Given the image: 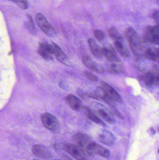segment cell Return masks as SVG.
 <instances>
[{
	"instance_id": "cell-36",
	"label": "cell",
	"mask_w": 159,
	"mask_h": 160,
	"mask_svg": "<svg viewBox=\"0 0 159 160\" xmlns=\"http://www.w3.org/2000/svg\"><path fill=\"white\" fill-rule=\"evenodd\" d=\"M10 1H13V2H14V0H10Z\"/></svg>"
},
{
	"instance_id": "cell-4",
	"label": "cell",
	"mask_w": 159,
	"mask_h": 160,
	"mask_svg": "<svg viewBox=\"0 0 159 160\" xmlns=\"http://www.w3.org/2000/svg\"><path fill=\"white\" fill-rule=\"evenodd\" d=\"M142 78L145 84L147 87L159 86V67L154 65L153 70L145 73Z\"/></svg>"
},
{
	"instance_id": "cell-17",
	"label": "cell",
	"mask_w": 159,
	"mask_h": 160,
	"mask_svg": "<svg viewBox=\"0 0 159 160\" xmlns=\"http://www.w3.org/2000/svg\"><path fill=\"white\" fill-rule=\"evenodd\" d=\"M102 48L103 55L105 57L107 61L112 62L118 63L119 62V60L115 52L114 49L110 47V48Z\"/></svg>"
},
{
	"instance_id": "cell-35",
	"label": "cell",
	"mask_w": 159,
	"mask_h": 160,
	"mask_svg": "<svg viewBox=\"0 0 159 160\" xmlns=\"http://www.w3.org/2000/svg\"><path fill=\"white\" fill-rule=\"evenodd\" d=\"M157 2H158V3H159V0H157Z\"/></svg>"
},
{
	"instance_id": "cell-37",
	"label": "cell",
	"mask_w": 159,
	"mask_h": 160,
	"mask_svg": "<svg viewBox=\"0 0 159 160\" xmlns=\"http://www.w3.org/2000/svg\"><path fill=\"white\" fill-rule=\"evenodd\" d=\"M37 160V159H35V160Z\"/></svg>"
},
{
	"instance_id": "cell-15",
	"label": "cell",
	"mask_w": 159,
	"mask_h": 160,
	"mask_svg": "<svg viewBox=\"0 0 159 160\" xmlns=\"http://www.w3.org/2000/svg\"><path fill=\"white\" fill-rule=\"evenodd\" d=\"M101 85L102 88L106 91V93L115 102H116L119 103H120L121 102L122 99L121 97L111 86L104 82H101Z\"/></svg>"
},
{
	"instance_id": "cell-20",
	"label": "cell",
	"mask_w": 159,
	"mask_h": 160,
	"mask_svg": "<svg viewBox=\"0 0 159 160\" xmlns=\"http://www.w3.org/2000/svg\"><path fill=\"white\" fill-rule=\"evenodd\" d=\"M144 56L148 60L159 64V48H148L145 52Z\"/></svg>"
},
{
	"instance_id": "cell-30",
	"label": "cell",
	"mask_w": 159,
	"mask_h": 160,
	"mask_svg": "<svg viewBox=\"0 0 159 160\" xmlns=\"http://www.w3.org/2000/svg\"><path fill=\"white\" fill-rule=\"evenodd\" d=\"M77 93L78 95H79V97L83 99H86L87 96V93H85L83 90L81 89H78L77 90Z\"/></svg>"
},
{
	"instance_id": "cell-32",
	"label": "cell",
	"mask_w": 159,
	"mask_h": 160,
	"mask_svg": "<svg viewBox=\"0 0 159 160\" xmlns=\"http://www.w3.org/2000/svg\"><path fill=\"white\" fill-rule=\"evenodd\" d=\"M59 86L62 88L63 89H67V85L64 82H61L59 83Z\"/></svg>"
},
{
	"instance_id": "cell-14",
	"label": "cell",
	"mask_w": 159,
	"mask_h": 160,
	"mask_svg": "<svg viewBox=\"0 0 159 160\" xmlns=\"http://www.w3.org/2000/svg\"><path fill=\"white\" fill-rule=\"evenodd\" d=\"M82 61L84 65L91 70L98 73H103L104 72L103 68L93 61L90 56L84 55L82 57Z\"/></svg>"
},
{
	"instance_id": "cell-25",
	"label": "cell",
	"mask_w": 159,
	"mask_h": 160,
	"mask_svg": "<svg viewBox=\"0 0 159 160\" xmlns=\"http://www.w3.org/2000/svg\"><path fill=\"white\" fill-rule=\"evenodd\" d=\"M27 18H28V21L25 22V26H26L27 29L30 31V32L34 34L36 33V30H35V27L33 21L31 18L30 16H29V15H27Z\"/></svg>"
},
{
	"instance_id": "cell-24",
	"label": "cell",
	"mask_w": 159,
	"mask_h": 160,
	"mask_svg": "<svg viewBox=\"0 0 159 160\" xmlns=\"http://www.w3.org/2000/svg\"><path fill=\"white\" fill-rule=\"evenodd\" d=\"M108 71L110 73L115 74H121L124 73L123 68L120 65L114 63L110 65L108 68Z\"/></svg>"
},
{
	"instance_id": "cell-29",
	"label": "cell",
	"mask_w": 159,
	"mask_h": 160,
	"mask_svg": "<svg viewBox=\"0 0 159 160\" xmlns=\"http://www.w3.org/2000/svg\"><path fill=\"white\" fill-rule=\"evenodd\" d=\"M152 17L157 22H159V10H155L152 14Z\"/></svg>"
},
{
	"instance_id": "cell-13",
	"label": "cell",
	"mask_w": 159,
	"mask_h": 160,
	"mask_svg": "<svg viewBox=\"0 0 159 160\" xmlns=\"http://www.w3.org/2000/svg\"><path fill=\"white\" fill-rule=\"evenodd\" d=\"M98 139L100 142L106 145H113L115 142L113 134L109 131L105 129L102 130L99 132Z\"/></svg>"
},
{
	"instance_id": "cell-10",
	"label": "cell",
	"mask_w": 159,
	"mask_h": 160,
	"mask_svg": "<svg viewBox=\"0 0 159 160\" xmlns=\"http://www.w3.org/2000/svg\"><path fill=\"white\" fill-rule=\"evenodd\" d=\"M32 152L35 156L43 159H50L53 157L50 151L46 147L42 145H34L32 148Z\"/></svg>"
},
{
	"instance_id": "cell-22",
	"label": "cell",
	"mask_w": 159,
	"mask_h": 160,
	"mask_svg": "<svg viewBox=\"0 0 159 160\" xmlns=\"http://www.w3.org/2000/svg\"><path fill=\"white\" fill-rule=\"evenodd\" d=\"M115 47L118 52L123 58H128L130 56V52L128 49L123 45V42L115 41Z\"/></svg>"
},
{
	"instance_id": "cell-19",
	"label": "cell",
	"mask_w": 159,
	"mask_h": 160,
	"mask_svg": "<svg viewBox=\"0 0 159 160\" xmlns=\"http://www.w3.org/2000/svg\"><path fill=\"white\" fill-rule=\"evenodd\" d=\"M88 44L91 51L95 57L101 58L103 56L102 48H100L93 38H90L89 39Z\"/></svg>"
},
{
	"instance_id": "cell-7",
	"label": "cell",
	"mask_w": 159,
	"mask_h": 160,
	"mask_svg": "<svg viewBox=\"0 0 159 160\" xmlns=\"http://www.w3.org/2000/svg\"><path fill=\"white\" fill-rule=\"evenodd\" d=\"M87 153L89 157H93L97 154L105 158H108L110 155L109 150L92 141L88 147Z\"/></svg>"
},
{
	"instance_id": "cell-26",
	"label": "cell",
	"mask_w": 159,
	"mask_h": 160,
	"mask_svg": "<svg viewBox=\"0 0 159 160\" xmlns=\"http://www.w3.org/2000/svg\"><path fill=\"white\" fill-rule=\"evenodd\" d=\"M94 36L95 38L101 41L103 40L105 37V33L101 30H96L94 32Z\"/></svg>"
},
{
	"instance_id": "cell-21",
	"label": "cell",
	"mask_w": 159,
	"mask_h": 160,
	"mask_svg": "<svg viewBox=\"0 0 159 160\" xmlns=\"http://www.w3.org/2000/svg\"><path fill=\"white\" fill-rule=\"evenodd\" d=\"M52 46H53V49H54L53 54L55 55L57 60L62 63L67 65H68L69 62H68L67 57L64 53L63 52L62 50L60 48L57 44L54 43H52Z\"/></svg>"
},
{
	"instance_id": "cell-39",
	"label": "cell",
	"mask_w": 159,
	"mask_h": 160,
	"mask_svg": "<svg viewBox=\"0 0 159 160\" xmlns=\"http://www.w3.org/2000/svg\"></svg>"
},
{
	"instance_id": "cell-3",
	"label": "cell",
	"mask_w": 159,
	"mask_h": 160,
	"mask_svg": "<svg viewBox=\"0 0 159 160\" xmlns=\"http://www.w3.org/2000/svg\"><path fill=\"white\" fill-rule=\"evenodd\" d=\"M144 40L154 45H159V22L155 26H147L143 33Z\"/></svg>"
},
{
	"instance_id": "cell-8",
	"label": "cell",
	"mask_w": 159,
	"mask_h": 160,
	"mask_svg": "<svg viewBox=\"0 0 159 160\" xmlns=\"http://www.w3.org/2000/svg\"><path fill=\"white\" fill-rule=\"evenodd\" d=\"M73 140L77 145L81 148L87 154V149L88 147L92 142L88 135L85 133L77 132L74 135Z\"/></svg>"
},
{
	"instance_id": "cell-18",
	"label": "cell",
	"mask_w": 159,
	"mask_h": 160,
	"mask_svg": "<svg viewBox=\"0 0 159 160\" xmlns=\"http://www.w3.org/2000/svg\"><path fill=\"white\" fill-rule=\"evenodd\" d=\"M83 110L86 116L90 120L103 127H105V124L104 122H103L100 118H98V116H96L91 108L88 107H84Z\"/></svg>"
},
{
	"instance_id": "cell-11",
	"label": "cell",
	"mask_w": 159,
	"mask_h": 160,
	"mask_svg": "<svg viewBox=\"0 0 159 160\" xmlns=\"http://www.w3.org/2000/svg\"><path fill=\"white\" fill-rule=\"evenodd\" d=\"M95 110L96 112L107 123L113 124L115 122V120L112 113L102 105L100 104H96Z\"/></svg>"
},
{
	"instance_id": "cell-5",
	"label": "cell",
	"mask_w": 159,
	"mask_h": 160,
	"mask_svg": "<svg viewBox=\"0 0 159 160\" xmlns=\"http://www.w3.org/2000/svg\"><path fill=\"white\" fill-rule=\"evenodd\" d=\"M35 19L37 25L47 35L51 37L56 36L55 29L42 14H37L35 16Z\"/></svg>"
},
{
	"instance_id": "cell-12",
	"label": "cell",
	"mask_w": 159,
	"mask_h": 160,
	"mask_svg": "<svg viewBox=\"0 0 159 160\" xmlns=\"http://www.w3.org/2000/svg\"><path fill=\"white\" fill-rule=\"evenodd\" d=\"M64 100L66 103L70 106V108L74 111H80L81 109H83L84 107L81 101L74 95L72 94L67 95Z\"/></svg>"
},
{
	"instance_id": "cell-27",
	"label": "cell",
	"mask_w": 159,
	"mask_h": 160,
	"mask_svg": "<svg viewBox=\"0 0 159 160\" xmlns=\"http://www.w3.org/2000/svg\"><path fill=\"white\" fill-rule=\"evenodd\" d=\"M14 2L22 9H26L28 8V3L27 0H14Z\"/></svg>"
},
{
	"instance_id": "cell-33",
	"label": "cell",
	"mask_w": 159,
	"mask_h": 160,
	"mask_svg": "<svg viewBox=\"0 0 159 160\" xmlns=\"http://www.w3.org/2000/svg\"><path fill=\"white\" fill-rule=\"evenodd\" d=\"M149 131V133H150V134H152V135H154V134L156 133V131H155V130L152 128H150Z\"/></svg>"
},
{
	"instance_id": "cell-38",
	"label": "cell",
	"mask_w": 159,
	"mask_h": 160,
	"mask_svg": "<svg viewBox=\"0 0 159 160\" xmlns=\"http://www.w3.org/2000/svg\"><path fill=\"white\" fill-rule=\"evenodd\" d=\"M158 152H159V150H158Z\"/></svg>"
},
{
	"instance_id": "cell-9",
	"label": "cell",
	"mask_w": 159,
	"mask_h": 160,
	"mask_svg": "<svg viewBox=\"0 0 159 160\" xmlns=\"http://www.w3.org/2000/svg\"><path fill=\"white\" fill-rule=\"evenodd\" d=\"M53 46L48 44L46 42H43L39 44L38 49V53L41 55L44 60L46 61H52L53 60Z\"/></svg>"
},
{
	"instance_id": "cell-2",
	"label": "cell",
	"mask_w": 159,
	"mask_h": 160,
	"mask_svg": "<svg viewBox=\"0 0 159 160\" xmlns=\"http://www.w3.org/2000/svg\"><path fill=\"white\" fill-rule=\"evenodd\" d=\"M62 150L76 160H88V155L81 148L77 145L63 143Z\"/></svg>"
},
{
	"instance_id": "cell-31",
	"label": "cell",
	"mask_w": 159,
	"mask_h": 160,
	"mask_svg": "<svg viewBox=\"0 0 159 160\" xmlns=\"http://www.w3.org/2000/svg\"><path fill=\"white\" fill-rule=\"evenodd\" d=\"M112 112L114 113V114L117 117L119 118H120V119H123V117L122 116V115L117 111L116 110L114 107H112Z\"/></svg>"
},
{
	"instance_id": "cell-34",
	"label": "cell",
	"mask_w": 159,
	"mask_h": 160,
	"mask_svg": "<svg viewBox=\"0 0 159 160\" xmlns=\"http://www.w3.org/2000/svg\"><path fill=\"white\" fill-rule=\"evenodd\" d=\"M54 160H72L71 158H69L68 157H65L64 158V159H56Z\"/></svg>"
},
{
	"instance_id": "cell-23",
	"label": "cell",
	"mask_w": 159,
	"mask_h": 160,
	"mask_svg": "<svg viewBox=\"0 0 159 160\" xmlns=\"http://www.w3.org/2000/svg\"><path fill=\"white\" fill-rule=\"evenodd\" d=\"M107 33L110 38L115 41L123 42V38L115 27H111L109 28L107 30Z\"/></svg>"
},
{
	"instance_id": "cell-16",
	"label": "cell",
	"mask_w": 159,
	"mask_h": 160,
	"mask_svg": "<svg viewBox=\"0 0 159 160\" xmlns=\"http://www.w3.org/2000/svg\"><path fill=\"white\" fill-rule=\"evenodd\" d=\"M95 91L100 98V99L105 102L112 107H115L116 106L115 102L108 95L102 88L98 87Z\"/></svg>"
},
{
	"instance_id": "cell-6",
	"label": "cell",
	"mask_w": 159,
	"mask_h": 160,
	"mask_svg": "<svg viewBox=\"0 0 159 160\" xmlns=\"http://www.w3.org/2000/svg\"><path fill=\"white\" fill-rule=\"evenodd\" d=\"M41 121L46 128L53 132H56L59 129V124L56 117L51 114L45 113L41 115Z\"/></svg>"
},
{
	"instance_id": "cell-28",
	"label": "cell",
	"mask_w": 159,
	"mask_h": 160,
	"mask_svg": "<svg viewBox=\"0 0 159 160\" xmlns=\"http://www.w3.org/2000/svg\"><path fill=\"white\" fill-rule=\"evenodd\" d=\"M84 74L87 78L90 81H92V82H96L98 81V78L92 73L89 72V71H84Z\"/></svg>"
},
{
	"instance_id": "cell-1",
	"label": "cell",
	"mask_w": 159,
	"mask_h": 160,
	"mask_svg": "<svg viewBox=\"0 0 159 160\" xmlns=\"http://www.w3.org/2000/svg\"><path fill=\"white\" fill-rule=\"evenodd\" d=\"M125 36L134 55L136 57H140L142 45L141 38L138 34L134 29L130 27L126 30Z\"/></svg>"
}]
</instances>
